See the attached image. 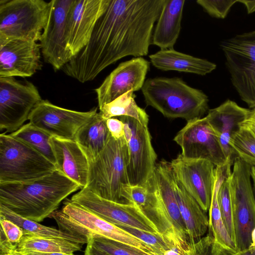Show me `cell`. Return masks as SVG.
I'll list each match as a JSON object with an SVG mask.
<instances>
[{
    "label": "cell",
    "instance_id": "obj_40",
    "mask_svg": "<svg viewBox=\"0 0 255 255\" xmlns=\"http://www.w3.org/2000/svg\"><path fill=\"white\" fill-rule=\"evenodd\" d=\"M241 126L248 128L255 136V108L251 110L248 117Z\"/></svg>",
    "mask_w": 255,
    "mask_h": 255
},
{
    "label": "cell",
    "instance_id": "obj_47",
    "mask_svg": "<svg viewBox=\"0 0 255 255\" xmlns=\"http://www.w3.org/2000/svg\"><path fill=\"white\" fill-rule=\"evenodd\" d=\"M7 255H24L21 253L17 251V249L10 250L7 254Z\"/></svg>",
    "mask_w": 255,
    "mask_h": 255
},
{
    "label": "cell",
    "instance_id": "obj_25",
    "mask_svg": "<svg viewBox=\"0 0 255 255\" xmlns=\"http://www.w3.org/2000/svg\"><path fill=\"white\" fill-rule=\"evenodd\" d=\"M173 178L180 212L186 225L191 245L200 241L206 233L209 227V217L174 176Z\"/></svg>",
    "mask_w": 255,
    "mask_h": 255
},
{
    "label": "cell",
    "instance_id": "obj_3",
    "mask_svg": "<svg viewBox=\"0 0 255 255\" xmlns=\"http://www.w3.org/2000/svg\"><path fill=\"white\" fill-rule=\"evenodd\" d=\"M128 154L125 136H112L103 150L88 160L87 188L106 199L125 204H134L130 194L128 173Z\"/></svg>",
    "mask_w": 255,
    "mask_h": 255
},
{
    "label": "cell",
    "instance_id": "obj_1",
    "mask_svg": "<svg viewBox=\"0 0 255 255\" xmlns=\"http://www.w3.org/2000/svg\"><path fill=\"white\" fill-rule=\"evenodd\" d=\"M164 0H110L87 44L61 69L84 83L123 57L147 55Z\"/></svg>",
    "mask_w": 255,
    "mask_h": 255
},
{
    "label": "cell",
    "instance_id": "obj_39",
    "mask_svg": "<svg viewBox=\"0 0 255 255\" xmlns=\"http://www.w3.org/2000/svg\"><path fill=\"white\" fill-rule=\"evenodd\" d=\"M108 130L115 139H119L124 136V124L120 119L110 118L107 120Z\"/></svg>",
    "mask_w": 255,
    "mask_h": 255
},
{
    "label": "cell",
    "instance_id": "obj_24",
    "mask_svg": "<svg viewBox=\"0 0 255 255\" xmlns=\"http://www.w3.org/2000/svg\"><path fill=\"white\" fill-rule=\"evenodd\" d=\"M149 58L153 66L162 71H176L204 76L216 68L214 63L173 48L160 50L150 55Z\"/></svg>",
    "mask_w": 255,
    "mask_h": 255
},
{
    "label": "cell",
    "instance_id": "obj_2",
    "mask_svg": "<svg viewBox=\"0 0 255 255\" xmlns=\"http://www.w3.org/2000/svg\"><path fill=\"white\" fill-rule=\"evenodd\" d=\"M79 189L78 184L57 169L32 182L0 184V204L38 223L49 217L62 201Z\"/></svg>",
    "mask_w": 255,
    "mask_h": 255
},
{
    "label": "cell",
    "instance_id": "obj_14",
    "mask_svg": "<svg viewBox=\"0 0 255 255\" xmlns=\"http://www.w3.org/2000/svg\"><path fill=\"white\" fill-rule=\"evenodd\" d=\"M174 177L197 201L205 212L210 208L213 191L215 167L205 159H193L181 154L170 162Z\"/></svg>",
    "mask_w": 255,
    "mask_h": 255
},
{
    "label": "cell",
    "instance_id": "obj_38",
    "mask_svg": "<svg viewBox=\"0 0 255 255\" xmlns=\"http://www.w3.org/2000/svg\"><path fill=\"white\" fill-rule=\"evenodd\" d=\"M0 230L4 233L7 240L17 246L23 236V230L13 222L0 216Z\"/></svg>",
    "mask_w": 255,
    "mask_h": 255
},
{
    "label": "cell",
    "instance_id": "obj_5",
    "mask_svg": "<svg viewBox=\"0 0 255 255\" xmlns=\"http://www.w3.org/2000/svg\"><path fill=\"white\" fill-rule=\"evenodd\" d=\"M61 210L49 217L56 222L59 229L90 238L101 237L136 248L147 255H158L149 246L119 227L99 217L79 204L67 199Z\"/></svg>",
    "mask_w": 255,
    "mask_h": 255
},
{
    "label": "cell",
    "instance_id": "obj_16",
    "mask_svg": "<svg viewBox=\"0 0 255 255\" xmlns=\"http://www.w3.org/2000/svg\"><path fill=\"white\" fill-rule=\"evenodd\" d=\"M109 2L110 0H73L67 15L65 36L66 49L72 58L87 44Z\"/></svg>",
    "mask_w": 255,
    "mask_h": 255
},
{
    "label": "cell",
    "instance_id": "obj_30",
    "mask_svg": "<svg viewBox=\"0 0 255 255\" xmlns=\"http://www.w3.org/2000/svg\"><path fill=\"white\" fill-rule=\"evenodd\" d=\"M135 97L134 91H129L104 105L99 109L100 113L106 120L115 117L126 116L132 118L141 124L148 126V115L144 109L137 105Z\"/></svg>",
    "mask_w": 255,
    "mask_h": 255
},
{
    "label": "cell",
    "instance_id": "obj_9",
    "mask_svg": "<svg viewBox=\"0 0 255 255\" xmlns=\"http://www.w3.org/2000/svg\"><path fill=\"white\" fill-rule=\"evenodd\" d=\"M231 80L241 99L255 108V30L224 40L220 44Z\"/></svg>",
    "mask_w": 255,
    "mask_h": 255
},
{
    "label": "cell",
    "instance_id": "obj_28",
    "mask_svg": "<svg viewBox=\"0 0 255 255\" xmlns=\"http://www.w3.org/2000/svg\"><path fill=\"white\" fill-rule=\"evenodd\" d=\"M0 216L18 226L23 230V235H31L60 238L82 245L87 244L88 242L87 239L84 237L44 226L38 222L24 218L1 204H0Z\"/></svg>",
    "mask_w": 255,
    "mask_h": 255
},
{
    "label": "cell",
    "instance_id": "obj_46",
    "mask_svg": "<svg viewBox=\"0 0 255 255\" xmlns=\"http://www.w3.org/2000/svg\"><path fill=\"white\" fill-rule=\"evenodd\" d=\"M251 176L254 189V194L255 196V167L252 166L251 168Z\"/></svg>",
    "mask_w": 255,
    "mask_h": 255
},
{
    "label": "cell",
    "instance_id": "obj_41",
    "mask_svg": "<svg viewBox=\"0 0 255 255\" xmlns=\"http://www.w3.org/2000/svg\"><path fill=\"white\" fill-rule=\"evenodd\" d=\"M85 255H110L106 253L97 249L92 243L90 240H88Z\"/></svg>",
    "mask_w": 255,
    "mask_h": 255
},
{
    "label": "cell",
    "instance_id": "obj_34",
    "mask_svg": "<svg viewBox=\"0 0 255 255\" xmlns=\"http://www.w3.org/2000/svg\"><path fill=\"white\" fill-rule=\"evenodd\" d=\"M114 225L139 239L151 248L158 255H163L166 251L172 248L168 242L158 234L152 233L121 224Z\"/></svg>",
    "mask_w": 255,
    "mask_h": 255
},
{
    "label": "cell",
    "instance_id": "obj_13",
    "mask_svg": "<svg viewBox=\"0 0 255 255\" xmlns=\"http://www.w3.org/2000/svg\"><path fill=\"white\" fill-rule=\"evenodd\" d=\"M97 108L79 112L55 105L42 100L29 114V123L52 136L75 140L79 129L97 113Z\"/></svg>",
    "mask_w": 255,
    "mask_h": 255
},
{
    "label": "cell",
    "instance_id": "obj_27",
    "mask_svg": "<svg viewBox=\"0 0 255 255\" xmlns=\"http://www.w3.org/2000/svg\"><path fill=\"white\" fill-rule=\"evenodd\" d=\"M106 121L100 112L97 113L76 135L75 140L88 160L94 159L103 150L111 136Z\"/></svg>",
    "mask_w": 255,
    "mask_h": 255
},
{
    "label": "cell",
    "instance_id": "obj_33",
    "mask_svg": "<svg viewBox=\"0 0 255 255\" xmlns=\"http://www.w3.org/2000/svg\"><path fill=\"white\" fill-rule=\"evenodd\" d=\"M230 175L221 184L218 192L217 198L224 224L234 242L235 231L230 187Z\"/></svg>",
    "mask_w": 255,
    "mask_h": 255
},
{
    "label": "cell",
    "instance_id": "obj_18",
    "mask_svg": "<svg viewBox=\"0 0 255 255\" xmlns=\"http://www.w3.org/2000/svg\"><path fill=\"white\" fill-rule=\"evenodd\" d=\"M149 67L142 57L121 63L95 90L99 109L129 91L141 89Z\"/></svg>",
    "mask_w": 255,
    "mask_h": 255
},
{
    "label": "cell",
    "instance_id": "obj_42",
    "mask_svg": "<svg viewBox=\"0 0 255 255\" xmlns=\"http://www.w3.org/2000/svg\"><path fill=\"white\" fill-rule=\"evenodd\" d=\"M238 2L244 4L249 14L255 11V0H238Z\"/></svg>",
    "mask_w": 255,
    "mask_h": 255
},
{
    "label": "cell",
    "instance_id": "obj_44",
    "mask_svg": "<svg viewBox=\"0 0 255 255\" xmlns=\"http://www.w3.org/2000/svg\"><path fill=\"white\" fill-rule=\"evenodd\" d=\"M236 255H255V247H251L245 251L238 252Z\"/></svg>",
    "mask_w": 255,
    "mask_h": 255
},
{
    "label": "cell",
    "instance_id": "obj_32",
    "mask_svg": "<svg viewBox=\"0 0 255 255\" xmlns=\"http://www.w3.org/2000/svg\"><path fill=\"white\" fill-rule=\"evenodd\" d=\"M230 145L236 156L255 167V136L248 128L241 126L232 135Z\"/></svg>",
    "mask_w": 255,
    "mask_h": 255
},
{
    "label": "cell",
    "instance_id": "obj_10",
    "mask_svg": "<svg viewBox=\"0 0 255 255\" xmlns=\"http://www.w3.org/2000/svg\"><path fill=\"white\" fill-rule=\"evenodd\" d=\"M42 100L32 82L0 78V129L11 133L18 130Z\"/></svg>",
    "mask_w": 255,
    "mask_h": 255
},
{
    "label": "cell",
    "instance_id": "obj_22",
    "mask_svg": "<svg viewBox=\"0 0 255 255\" xmlns=\"http://www.w3.org/2000/svg\"><path fill=\"white\" fill-rule=\"evenodd\" d=\"M50 143L56 159L57 169L76 183L81 189L86 187L89 162L85 154L75 140L52 136Z\"/></svg>",
    "mask_w": 255,
    "mask_h": 255
},
{
    "label": "cell",
    "instance_id": "obj_8",
    "mask_svg": "<svg viewBox=\"0 0 255 255\" xmlns=\"http://www.w3.org/2000/svg\"><path fill=\"white\" fill-rule=\"evenodd\" d=\"M252 166L236 157L229 176L235 240L237 253L250 248L255 228V196L251 176Z\"/></svg>",
    "mask_w": 255,
    "mask_h": 255
},
{
    "label": "cell",
    "instance_id": "obj_21",
    "mask_svg": "<svg viewBox=\"0 0 255 255\" xmlns=\"http://www.w3.org/2000/svg\"><path fill=\"white\" fill-rule=\"evenodd\" d=\"M250 111L251 110L241 107L236 102L227 100L219 106L209 110L206 116L218 136L228 162L233 163L235 158L230 145L232 136L240 128Z\"/></svg>",
    "mask_w": 255,
    "mask_h": 255
},
{
    "label": "cell",
    "instance_id": "obj_31",
    "mask_svg": "<svg viewBox=\"0 0 255 255\" xmlns=\"http://www.w3.org/2000/svg\"><path fill=\"white\" fill-rule=\"evenodd\" d=\"M38 151L56 165V159L50 139L52 136L29 122L10 134Z\"/></svg>",
    "mask_w": 255,
    "mask_h": 255
},
{
    "label": "cell",
    "instance_id": "obj_20",
    "mask_svg": "<svg viewBox=\"0 0 255 255\" xmlns=\"http://www.w3.org/2000/svg\"><path fill=\"white\" fill-rule=\"evenodd\" d=\"M151 178L179 240L185 250L189 252L191 244L186 225L180 212L170 162L162 160L156 163Z\"/></svg>",
    "mask_w": 255,
    "mask_h": 255
},
{
    "label": "cell",
    "instance_id": "obj_17",
    "mask_svg": "<svg viewBox=\"0 0 255 255\" xmlns=\"http://www.w3.org/2000/svg\"><path fill=\"white\" fill-rule=\"evenodd\" d=\"M51 1L50 15L39 44L45 62L56 71L62 69L72 58L66 49L65 36L67 15L73 0Z\"/></svg>",
    "mask_w": 255,
    "mask_h": 255
},
{
    "label": "cell",
    "instance_id": "obj_36",
    "mask_svg": "<svg viewBox=\"0 0 255 255\" xmlns=\"http://www.w3.org/2000/svg\"><path fill=\"white\" fill-rule=\"evenodd\" d=\"M236 254L224 248L212 235L208 234L191 245L188 255H236Z\"/></svg>",
    "mask_w": 255,
    "mask_h": 255
},
{
    "label": "cell",
    "instance_id": "obj_37",
    "mask_svg": "<svg viewBox=\"0 0 255 255\" xmlns=\"http://www.w3.org/2000/svg\"><path fill=\"white\" fill-rule=\"evenodd\" d=\"M196 2L210 16L224 18L238 0H198Z\"/></svg>",
    "mask_w": 255,
    "mask_h": 255
},
{
    "label": "cell",
    "instance_id": "obj_29",
    "mask_svg": "<svg viewBox=\"0 0 255 255\" xmlns=\"http://www.w3.org/2000/svg\"><path fill=\"white\" fill-rule=\"evenodd\" d=\"M82 246L80 244L60 238L24 235L17 245V251L72 254L80 251Z\"/></svg>",
    "mask_w": 255,
    "mask_h": 255
},
{
    "label": "cell",
    "instance_id": "obj_11",
    "mask_svg": "<svg viewBox=\"0 0 255 255\" xmlns=\"http://www.w3.org/2000/svg\"><path fill=\"white\" fill-rule=\"evenodd\" d=\"M120 117L124 124L129 183L130 185L142 186L152 175L157 159L148 126L131 117Z\"/></svg>",
    "mask_w": 255,
    "mask_h": 255
},
{
    "label": "cell",
    "instance_id": "obj_48",
    "mask_svg": "<svg viewBox=\"0 0 255 255\" xmlns=\"http://www.w3.org/2000/svg\"><path fill=\"white\" fill-rule=\"evenodd\" d=\"M252 244L250 247H255V228L254 229L251 234Z\"/></svg>",
    "mask_w": 255,
    "mask_h": 255
},
{
    "label": "cell",
    "instance_id": "obj_19",
    "mask_svg": "<svg viewBox=\"0 0 255 255\" xmlns=\"http://www.w3.org/2000/svg\"><path fill=\"white\" fill-rule=\"evenodd\" d=\"M36 41L13 39L0 44V78L30 77L42 67Z\"/></svg>",
    "mask_w": 255,
    "mask_h": 255
},
{
    "label": "cell",
    "instance_id": "obj_7",
    "mask_svg": "<svg viewBox=\"0 0 255 255\" xmlns=\"http://www.w3.org/2000/svg\"><path fill=\"white\" fill-rule=\"evenodd\" d=\"M51 9V1L0 0V44L13 39L39 41Z\"/></svg>",
    "mask_w": 255,
    "mask_h": 255
},
{
    "label": "cell",
    "instance_id": "obj_15",
    "mask_svg": "<svg viewBox=\"0 0 255 255\" xmlns=\"http://www.w3.org/2000/svg\"><path fill=\"white\" fill-rule=\"evenodd\" d=\"M70 200L113 225L121 224L158 234L155 227L135 204H122L106 199L87 187L81 189Z\"/></svg>",
    "mask_w": 255,
    "mask_h": 255
},
{
    "label": "cell",
    "instance_id": "obj_43",
    "mask_svg": "<svg viewBox=\"0 0 255 255\" xmlns=\"http://www.w3.org/2000/svg\"><path fill=\"white\" fill-rule=\"evenodd\" d=\"M20 253L24 254V255H76L74 254H69L63 253H41L32 252H26Z\"/></svg>",
    "mask_w": 255,
    "mask_h": 255
},
{
    "label": "cell",
    "instance_id": "obj_35",
    "mask_svg": "<svg viewBox=\"0 0 255 255\" xmlns=\"http://www.w3.org/2000/svg\"><path fill=\"white\" fill-rule=\"evenodd\" d=\"M97 249L110 255H147L128 245L101 237L89 239Z\"/></svg>",
    "mask_w": 255,
    "mask_h": 255
},
{
    "label": "cell",
    "instance_id": "obj_26",
    "mask_svg": "<svg viewBox=\"0 0 255 255\" xmlns=\"http://www.w3.org/2000/svg\"><path fill=\"white\" fill-rule=\"evenodd\" d=\"M232 164L216 167L215 181L210 207L209 210V234L224 248L237 253L236 245L229 234L222 220L218 202L217 194L220 186L231 173Z\"/></svg>",
    "mask_w": 255,
    "mask_h": 255
},
{
    "label": "cell",
    "instance_id": "obj_45",
    "mask_svg": "<svg viewBox=\"0 0 255 255\" xmlns=\"http://www.w3.org/2000/svg\"><path fill=\"white\" fill-rule=\"evenodd\" d=\"M163 255H183L177 249L170 248L166 251Z\"/></svg>",
    "mask_w": 255,
    "mask_h": 255
},
{
    "label": "cell",
    "instance_id": "obj_6",
    "mask_svg": "<svg viewBox=\"0 0 255 255\" xmlns=\"http://www.w3.org/2000/svg\"><path fill=\"white\" fill-rule=\"evenodd\" d=\"M57 170L56 165L29 145L9 134H0V184L26 183Z\"/></svg>",
    "mask_w": 255,
    "mask_h": 255
},
{
    "label": "cell",
    "instance_id": "obj_23",
    "mask_svg": "<svg viewBox=\"0 0 255 255\" xmlns=\"http://www.w3.org/2000/svg\"><path fill=\"white\" fill-rule=\"evenodd\" d=\"M184 0H164L153 30L151 44L173 49L180 32Z\"/></svg>",
    "mask_w": 255,
    "mask_h": 255
},
{
    "label": "cell",
    "instance_id": "obj_4",
    "mask_svg": "<svg viewBox=\"0 0 255 255\" xmlns=\"http://www.w3.org/2000/svg\"><path fill=\"white\" fill-rule=\"evenodd\" d=\"M141 90L146 104L168 118L188 121L201 118L208 109V96L180 78L147 79Z\"/></svg>",
    "mask_w": 255,
    "mask_h": 255
},
{
    "label": "cell",
    "instance_id": "obj_12",
    "mask_svg": "<svg viewBox=\"0 0 255 255\" xmlns=\"http://www.w3.org/2000/svg\"><path fill=\"white\" fill-rule=\"evenodd\" d=\"M173 140L181 147L184 157L207 159L216 167L233 163L227 161L206 117L188 121Z\"/></svg>",
    "mask_w": 255,
    "mask_h": 255
}]
</instances>
